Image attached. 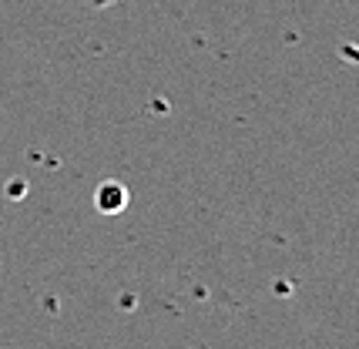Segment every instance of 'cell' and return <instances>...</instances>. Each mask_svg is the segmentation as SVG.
Segmentation results:
<instances>
[{
    "mask_svg": "<svg viewBox=\"0 0 359 349\" xmlns=\"http://www.w3.org/2000/svg\"><path fill=\"white\" fill-rule=\"evenodd\" d=\"M94 7H97V11H104V7H114V4H118V0H91Z\"/></svg>",
    "mask_w": 359,
    "mask_h": 349,
    "instance_id": "cell-1",
    "label": "cell"
}]
</instances>
